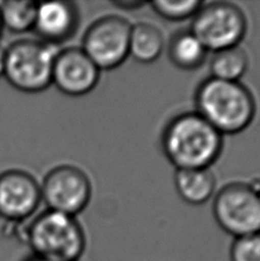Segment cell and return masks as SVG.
<instances>
[{"label": "cell", "instance_id": "obj_1", "mask_svg": "<svg viewBox=\"0 0 260 261\" xmlns=\"http://www.w3.org/2000/svg\"><path fill=\"white\" fill-rule=\"evenodd\" d=\"M222 134L197 113L180 114L162 134L165 156L176 170L210 169L222 150Z\"/></svg>", "mask_w": 260, "mask_h": 261}, {"label": "cell", "instance_id": "obj_2", "mask_svg": "<svg viewBox=\"0 0 260 261\" xmlns=\"http://www.w3.org/2000/svg\"><path fill=\"white\" fill-rule=\"evenodd\" d=\"M195 105L196 113L222 135L248 128L257 111L256 100L247 86L212 77L198 86Z\"/></svg>", "mask_w": 260, "mask_h": 261}, {"label": "cell", "instance_id": "obj_3", "mask_svg": "<svg viewBox=\"0 0 260 261\" xmlns=\"http://www.w3.org/2000/svg\"><path fill=\"white\" fill-rule=\"evenodd\" d=\"M27 242L35 257L52 261H78L86 248V237L75 217L47 210L27 229Z\"/></svg>", "mask_w": 260, "mask_h": 261}, {"label": "cell", "instance_id": "obj_4", "mask_svg": "<svg viewBox=\"0 0 260 261\" xmlns=\"http://www.w3.org/2000/svg\"><path fill=\"white\" fill-rule=\"evenodd\" d=\"M52 45L41 40L21 39L6 48L5 72L7 82L24 93H39L52 85L54 60Z\"/></svg>", "mask_w": 260, "mask_h": 261}, {"label": "cell", "instance_id": "obj_5", "mask_svg": "<svg viewBox=\"0 0 260 261\" xmlns=\"http://www.w3.org/2000/svg\"><path fill=\"white\" fill-rule=\"evenodd\" d=\"M213 214L226 232L235 239L260 232V186L233 182L218 193Z\"/></svg>", "mask_w": 260, "mask_h": 261}, {"label": "cell", "instance_id": "obj_6", "mask_svg": "<svg viewBox=\"0 0 260 261\" xmlns=\"http://www.w3.org/2000/svg\"><path fill=\"white\" fill-rule=\"evenodd\" d=\"M247 17L231 3L216 2L202 5L193 17L190 31L206 50L219 52L236 47L247 34Z\"/></svg>", "mask_w": 260, "mask_h": 261}, {"label": "cell", "instance_id": "obj_7", "mask_svg": "<svg viewBox=\"0 0 260 261\" xmlns=\"http://www.w3.org/2000/svg\"><path fill=\"white\" fill-rule=\"evenodd\" d=\"M131 28L122 17L99 18L86 30L82 49L100 70L117 68L129 57Z\"/></svg>", "mask_w": 260, "mask_h": 261}, {"label": "cell", "instance_id": "obj_8", "mask_svg": "<svg viewBox=\"0 0 260 261\" xmlns=\"http://www.w3.org/2000/svg\"><path fill=\"white\" fill-rule=\"evenodd\" d=\"M41 200L50 211L76 217L90 203L92 185L81 169L61 165L49 171L40 185Z\"/></svg>", "mask_w": 260, "mask_h": 261}, {"label": "cell", "instance_id": "obj_9", "mask_svg": "<svg viewBox=\"0 0 260 261\" xmlns=\"http://www.w3.org/2000/svg\"><path fill=\"white\" fill-rule=\"evenodd\" d=\"M40 202V185L28 172L9 170L0 174V217L5 220H25Z\"/></svg>", "mask_w": 260, "mask_h": 261}, {"label": "cell", "instance_id": "obj_10", "mask_svg": "<svg viewBox=\"0 0 260 261\" xmlns=\"http://www.w3.org/2000/svg\"><path fill=\"white\" fill-rule=\"evenodd\" d=\"M100 71L82 48L69 47L57 53L52 84L67 95H85L97 85Z\"/></svg>", "mask_w": 260, "mask_h": 261}, {"label": "cell", "instance_id": "obj_11", "mask_svg": "<svg viewBox=\"0 0 260 261\" xmlns=\"http://www.w3.org/2000/svg\"><path fill=\"white\" fill-rule=\"evenodd\" d=\"M80 24V12L75 3L50 2L37 5L34 30L39 40L48 45L61 44L71 38Z\"/></svg>", "mask_w": 260, "mask_h": 261}, {"label": "cell", "instance_id": "obj_12", "mask_svg": "<svg viewBox=\"0 0 260 261\" xmlns=\"http://www.w3.org/2000/svg\"><path fill=\"white\" fill-rule=\"evenodd\" d=\"M174 185L179 196L192 205L206 203L216 189V178L210 169L176 170Z\"/></svg>", "mask_w": 260, "mask_h": 261}, {"label": "cell", "instance_id": "obj_13", "mask_svg": "<svg viewBox=\"0 0 260 261\" xmlns=\"http://www.w3.org/2000/svg\"><path fill=\"white\" fill-rule=\"evenodd\" d=\"M164 36L150 23L132 25L129 34L128 55L141 63H151L161 57L164 49Z\"/></svg>", "mask_w": 260, "mask_h": 261}, {"label": "cell", "instance_id": "obj_14", "mask_svg": "<svg viewBox=\"0 0 260 261\" xmlns=\"http://www.w3.org/2000/svg\"><path fill=\"white\" fill-rule=\"evenodd\" d=\"M207 50L192 31H179L169 45V58L176 68L195 70L202 67Z\"/></svg>", "mask_w": 260, "mask_h": 261}, {"label": "cell", "instance_id": "obj_15", "mask_svg": "<svg viewBox=\"0 0 260 261\" xmlns=\"http://www.w3.org/2000/svg\"><path fill=\"white\" fill-rule=\"evenodd\" d=\"M248 55L240 46L216 52L210 62L211 77L226 82H240L247 72Z\"/></svg>", "mask_w": 260, "mask_h": 261}, {"label": "cell", "instance_id": "obj_16", "mask_svg": "<svg viewBox=\"0 0 260 261\" xmlns=\"http://www.w3.org/2000/svg\"><path fill=\"white\" fill-rule=\"evenodd\" d=\"M37 5L27 0H7L0 4L3 28L14 34H24L34 30Z\"/></svg>", "mask_w": 260, "mask_h": 261}, {"label": "cell", "instance_id": "obj_17", "mask_svg": "<svg viewBox=\"0 0 260 261\" xmlns=\"http://www.w3.org/2000/svg\"><path fill=\"white\" fill-rule=\"evenodd\" d=\"M151 7L161 17L168 21H185L189 17H194L203 3L197 0H186V2H168V0H157L151 3Z\"/></svg>", "mask_w": 260, "mask_h": 261}, {"label": "cell", "instance_id": "obj_18", "mask_svg": "<svg viewBox=\"0 0 260 261\" xmlns=\"http://www.w3.org/2000/svg\"><path fill=\"white\" fill-rule=\"evenodd\" d=\"M231 261H260V232L235 239L230 248Z\"/></svg>", "mask_w": 260, "mask_h": 261}, {"label": "cell", "instance_id": "obj_19", "mask_svg": "<svg viewBox=\"0 0 260 261\" xmlns=\"http://www.w3.org/2000/svg\"><path fill=\"white\" fill-rule=\"evenodd\" d=\"M113 4L123 11H137L145 5L142 2H134V0H122V2H114Z\"/></svg>", "mask_w": 260, "mask_h": 261}, {"label": "cell", "instance_id": "obj_20", "mask_svg": "<svg viewBox=\"0 0 260 261\" xmlns=\"http://www.w3.org/2000/svg\"><path fill=\"white\" fill-rule=\"evenodd\" d=\"M5 62H6V48L0 46V77L4 76Z\"/></svg>", "mask_w": 260, "mask_h": 261}, {"label": "cell", "instance_id": "obj_21", "mask_svg": "<svg viewBox=\"0 0 260 261\" xmlns=\"http://www.w3.org/2000/svg\"><path fill=\"white\" fill-rule=\"evenodd\" d=\"M25 261H52V260H47V259H43V258H38V257H35V255H32L31 258H29Z\"/></svg>", "mask_w": 260, "mask_h": 261}, {"label": "cell", "instance_id": "obj_22", "mask_svg": "<svg viewBox=\"0 0 260 261\" xmlns=\"http://www.w3.org/2000/svg\"><path fill=\"white\" fill-rule=\"evenodd\" d=\"M3 24H2V18H0V37H2V34H3Z\"/></svg>", "mask_w": 260, "mask_h": 261}]
</instances>
